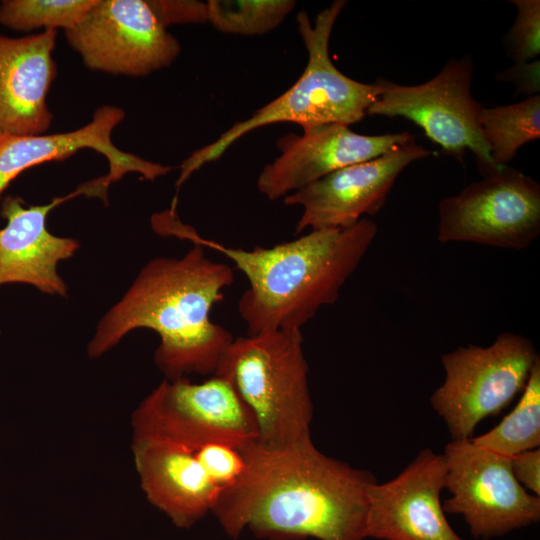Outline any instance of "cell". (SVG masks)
Wrapping results in <instances>:
<instances>
[{
    "mask_svg": "<svg viewBox=\"0 0 540 540\" xmlns=\"http://www.w3.org/2000/svg\"><path fill=\"white\" fill-rule=\"evenodd\" d=\"M240 451L244 471L211 511L228 537L247 529L265 540L365 539L372 473L325 455L311 438L284 447L255 440Z\"/></svg>",
    "mask_w": 540,
    "mask_h": 540,
    "instance_id": "cell-1",
    "label": "cell"
},
{
    "mask_svg": "<svg viewBox=\"0 0 540 540\" xmlns=\"http://www.w3.org/2000/svg\"><path fill=\"white\" fill-rule=\"evenodd\" d=\"M234 277L233 267L213 261L198 244L180 258L148 261L101 318L89 357H100L132 330L148 328L160 337L154 361L166 380L213 375L234 337L211 321L210 311Z\"/></svg>",
    "mask_w": 540,
    "mask_h": 540,
    "instance_id": "cell-2",
    "label": "cell"
},
{
    "mask_svg": "<svg viewBox=\"0 0 540 540\" xmlns=\"http://www.w3.org/2000/svg\"><path fill=\"white\" fill-rule=\"evenodd\" d=\"M153 229L219 252L244 274L249 287L238 301L247 335L302 329L324 306L335 303L373 243L378 228L362 218L348 228L318 229L276 244L247 250L200 236L175 209L155 214Z\"/></svg>",
    "mask_w": 540,
    "mask_h": 540,
    "instance_id": "cell-3",
    "label": "cell"
},
{
    "mask_svg": "<svg viewBox=\"0 0 540 540\" xmlns=\"http://www.w3.org/2000/svg\"><path fill=\"white\" fill-rule=\"evenodd\" d=\"M345 5L344 0L333 1L317 14L313 24L305 11L297 14V28L308 53L301 76L283 94L187 157L180 167L177 190L195 171L220 158L234 142L257 128L280 122L302 128L326 124L349 126L367 115L378 96V84L362 83L346 76L329 55L331 33Z\"/></svg>",
    "mask_w": 540,
    "mask_h": 540,
    "instance_id": "cell-4",
    "label": "cell"
},
{
    "mask_svg": "<svg viewBox=\"0 0 540 540\" xmlns=\"http://www.w3.org/2000/svg\"><path fill=\"white\" fill-rule=\"evenodd\" d=\"M308 372L302 331L280 329L234 339L214 374L231 382L250 411L258 442L284 447L311 438Z\"/></svg>",
    "mask_w": 540,
    "mask_h": 540,
    "instance_id": "cell-5",
    "label": "cell"
},
{
    "mask_svg": "<svg viewBox=\"0 0 540 540\" xmlns=\"http://www.w3.org/2000/svg\"><path fill=\"white\" fill-rule=\"evenodd\" d=\"M538 357L530 339L512 332L487 347L470 344L443 354L445 379L430 403L452 440L473 438L483 419L503 411L523 391Z\"/></svg>",
    "mask_w": 540,
    "mask_h": 540,
    "instance_id": "cell-6",
    "label": "cell"
},
{
    "mask_svg": "<svg viewBox=\"0 0 540 540\" xmlns=\"http://www.w3.org/2000/svg\"><path fill=\"white\" fill-rule=\"evenodd\" d=\"M474 63L469 55L449 60L429 81L401 85L379 78V92L367 115L402 117L419 126L448 156L463 162L473 152L482 176L501 169L481 134V103L471 94ZM504 167V166H503Z\"/></svg>",
    "mask_w": 540,
    "mask_h": 540,
    "instance_id": "cell-7",
    "label": "cell"
},
{
    "mask_svg": "<svg viewBox=\"0 0 540 540\" xmlns=\"http://www.w3.org/2000/svg\"><path fill=\"white\" fill-rule=\"evenodd\" d=\"M134 436L170 441L189 449L208 443L242 447L258 440L255 421L231 382L211 375L162 381L134 410Z\"/></svg>",
    "mask_w": 540,
    "mask_h": 540,
    "instance_id": "cell-8",
    "label": "cell"
},
{
    "mask_svg": "<svg viewBox=\"0 0 540 540\" xmlns=\"http://www.w3.org/2000/svg\"><path fill=\"white\" fill-rule=\"evenodd\" d=\"M438 216L440 243L526 249L540 234V183L504 166L443 198Z\"/></svg>",
    "mask_w": 540,
    "mask_h": 540,
    "instance_id": "cell-9",
    "label": "cell"
},
{
    "mask_svg": "<svg viewBox=\"0 0 540 540\" xmlns=\"http://www.w3.org/2000/svg\"><path fill=\"white\" fill-rule=\"evenodd\" d=\"M445 513L461 515L476 539L504 536L540 519V497L516 480L510 458L471 439L451 440L444 449Z\"/></svg>",
    "mask_w": 540,
    "mask_h": 540,
    "instance_id": "cell-10",
    "label": "cell"
},
{
    "mask_svg": "<svg viewBox=\"0 0 540 540\" xmlns=\"http://www.w3.org/2000/svg\"><path fill=\"white\" fill-rule=\"evenodd\" d=\"M64 34L87 68L116 76H147L170 66L181 52L147 0H96Z\"/></svg>",
    "mask_w": 540,
    "mask_h": 540,
    "instance_id": "cell-11",
    "label": "cell"
},
{
    "mask_svg": "<svg viewBox=\"0 0 540 540\" xmlns=\"http://www.w3.org/2000/svg\"><path fill=\"white\" fill-rule=\"evenodd\" d=\"M429 155L413 137L379 157L339 169L285 196L286 206L302 208L295 235L306 229L348 228L365 215L377 214L400 173Z\"/></svg>",
    "mask_w": 540,
    "mask_h": 540,
    "instance_id": "cell-12",
    "label": "cell"
},
{
    "mask_svg": "<svg viewBox=\"0 0 540 540\" xmlns=\"http://www.w3.org/2000/svg\"><path fill=\"white\" fill-rule=\"evenodd\" d=\"M444 454L422 450L396 477L368 491L365 538L464 540L450 526L440 501Z\"/></svg>",
    "mask_w": 540,
    "mask_h": 540,
    "instance_id": "cell-13",
    "label": "cell"
},
{
    "mask_svg": "<svg viewBox=\"0 0 540 540\" xmlns=\"http://www.w3.org/2000/svg\"><path fill=\"white\" fill-rule=\"evenodd\" d=\"M277 141L280 155L265 165L257 179L258 191L277 200L347 166L368 161L412 139L404 131L361 135L342 124L304 127Z\"/></svg>",
    "mask_w": 540,
    "mask_h": 540,
    "instance_id": "cell-14",
    "label": "cell"
},
{
    "mask_svg": "<svg viewBox=\"0 0 540 540\" xmlns=\"http://www.w3.org/2000/svg\"><path fill=\"white\" fill-rule=\"evenodd\" d=\"M107 192L98 178L48 204L26 208L21 198L6 197L1 205L7 224L0 229V285L25 283L49 295L66 296L68 288L57 273V264L72 257L80 244L50 233L47 216L59 204L79 195L98 197L107 204Z\"/></svg>",
    "mask_w": 540,
    "mask_h": 540,
    "instance_id": "cell-15",
    "label": "cell"
},
{
    "mask_svg": "<svg viewBox=\"0 0 540 540\" xmlns=\"http://www.w3.org/2000/svg\"><path fill=\"white\" fill-rule=\"evenodd\" d=\"M125 118L122 108L98 107L92 120L79 129L54 134L6 136L0 139V195L20 173L50 161H61L82 149H92L108 161L109 171L102 176L106 188L128 173L155 181L173 168L121 151L112 142V131Z\"/></svg>",
    "mask_w": 540,
    "mask_h": 540,
    "instance_id": "cell-16",
    "label": "cell"
},
{
    "mask_svg": "<svg viewBox=\"0 0 540 540\" xmlns=\"http://www.w3.org/2000/svg\"><path fill=\"white\" fill-rule=\"evenodd\" d=\"M56 30L24 37L0 34V139L44 134L53 114L47 95L57 74Z\"/></svg>",
    "mask_w": 540,
    "mask_h": 540,
    "instance_id": "cell-17",
    "label": "cell"
},
{
    "mask_svg": "<svg viewBox=\"0 0 540 540\" xmlns=\"http://www.w3.org/2000/svg\"><path fill=\"white\" fill-rule=\"evenodd\" d=\"M131 448L147 500L176 527L190 529L212 511L221 490L208 478L192 449L134 435Z\"/></svg>",
    "mask_w": 540,
    "mask_h": 540,
    "instance_id": "cell-18",
    "label": "cell"
},
{
    "mask_svg": "<svg viewBox=\"0 0 540 540\" xmlns=\"http://www.w3.org/2000/svg\"><path fill=\"white\" fill-rule=\"evenodd\" d=\"M478 123L493 162L507 166L526 143L540 138V95L494 107H482Z\"/></svg>",
    "mask_w": 540,
    "mask_h": 540,
    "instance_id": "cell-19",
    "label": "cell"
},
{
    "mask_svg": "<svg viewBox=\"0 0 540 540\" xmlns=\"http://www.w3.org/2000/svg\"><path fill=\"white\" fill-rule=\"evenodd\" d=\"M472 442L511 458L540 445V359L534 362L527 383L513 410L490 431Z\"/></svg>",
    "mask_w": 540,
    "mask_h": 540,
    "instance_id": "cell-20",
    "label": "cell"
},
{
    "mask_svg": "<svg viewBox=\"0 0 540 540\" xmlns=\"http://www.w3.org/2000/svg\"><path fill=\"white\" fill-rule=\"evenodd\" d=\"M207 22L228 34L257 36L266 34L289 15L293 0H209Z\"/></svg>",
    "mask_w": 540,
    "mask_h": 540,
    "instance_id": "cell-21",
    "label": "cell"
},
{
    "mask_svg": "<svg viewBox=\"0 0 540 540\" xmlns=\"http://www.w3.org/2000/svg\"><path fill=\"white\" fill-rule=\"evenodd\" d=\"M96 0H5L0 24L15 31L70 29L78 25Z\"/></svg>",
    "mask_w": 540,
    "mask_h": 540,
    "instance_id": "cell-22",
    "label": "cell"
},
{
    "mask_svg": "<svg viewBox=\"0 0 540 540\" xmlns=\"http://www.w3.org/2000/svg\"><path fill=\"white\" fill-rule=\"evenodd\" d=\"M517 16L504 39L507 53L515 63L538 58L540 54V1L512 0Z\"/></svg>",
    "mask_w": 540,
    "mask_h": 540,
    "instance_id": "cell-23",
    "label": "cell"
},
{
    "mask_svg": "<svg viewBox=\"0 0 540 540\" xmlns=\"http://www.w3.org/2000/svg\"><path fill=\"white\" fill-rule=\"evenodd\" d=\"M208 478L222 491L234 485L242 475L245 460L240 448L226 443H208L193 449Z\"/></svg>",
    "mask_w": 540,
    "mask_h": 540,
    "instance_id": "cell-24",
    "label": "cell"
},
{
    "mask_svg": "<svg viewBox=\"0 0 540 540\" xmlns=\"http://www.w3.org/2000/svg\"><path fill=\"white\" fill-rule=\"evenodd\" d=\"M164 27L178 23L207 22V5L201 1L147 0Z\"/></svg>",
    "mask_w": 540,
    "mask_h": 540,
    "instance_id": "cell-25",
    "label": "cell"
},
{
    "mask_svg": "<svg viewBox=\"0 0 540 540\" xmlns=\"http://www.w3.org/2000/svg\"><path fill=\"white\" fill-rule=\"evenodd\" d=\"M495 78L510 82L516 87V94L527 97L538 95L540 92V61L538 58L513 66L498 72Z\"/></svg>",
    "mask_w": 540,
    "mask_h": 540,
    "instance_id": "cell-26",
    "label": "cell"
},
{
    "mask_svg": "<svg viewBox=\"0 0 540 540\" xmlns=\"http://www.w3.org/2000/svg\"><path fill=\"white\" fill-rule=\"evenodd\" d=\"M516 480L534 495L540 496V449H532L510 458Z\"/></svg>",
    "mask_w": 540,
    "mask_h": 540,
    "instance_id": "cell-27",
    "label": "cell"
}]
</instances>
